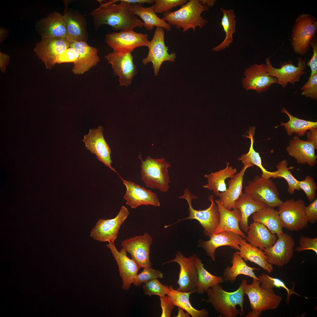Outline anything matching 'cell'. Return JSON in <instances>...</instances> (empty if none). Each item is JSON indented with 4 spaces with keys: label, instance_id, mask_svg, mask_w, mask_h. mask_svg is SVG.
<instances>
[{
    "label": "cell",
    "instance_id": "obj_13",
    "mask_svg": "<svg viewBox=\"0 0 317 317\" xmlns=\"http://www.w3.org/2000/svg\"><path fill=\"white\" fill-rule=\"evenodd\" d=\"M129 214L124 205L115 217L111 219H99L91 232L90 237L98 241L114 242L122 224Z\"/></svg>",
    "mask_w": 317,
    "mask_h": 317
},
{
    "label": "cell",
    "instance_id": "obj_45",
    "mask_svg": "<svg viewBox=\"0 0 317 317\" xmlns=\"http://www.w3.org/2000/svg\"><path fill=\"white\" fill-rule=\"evenodd\" d=\"M143 270L140 273L137 274L133 283L136 286H139L151 280L156 279H162L163 274L160 271L148 267L143 268Z\"/></svg>",
    "mask_w": 317,
    "mask_h": 317
},
{
    "label": "cell",
    "instance_id": "obj_56",
    "mask_svg": "<svg viewBox=\"0 0 317 317\" xmlns=\"http://www.w3.org/2000/svg\"><path fill=\"white\" fill-rule=\"evenodd\" d=\"M201 4L202 5H205L208 7L213 6L215 4V0H199Z\"/></svg>",
    "mask_w": 317,
    "mask_h": 317
},
{
    "label": "cell",
    "instance_id": "obj_41",
    "mask_svg": "<svg viewBox=\"0 0 317 317\" xmlns=\"http://www.w3.org/2000/svg\"><path fill=\"white\" fill-rule=\"evenodd\" d=\"M255 128L251 127L248 131V136L247 137L250 139V146L249 151L246 154H243L238 158L244 165L251 163L259 167L262 170L261 177L266 179L270 178L273 176V172L267 171L263 166L262 160L259 153L255 151L253 148L254 136Z\"/></svg>",
    "mask_w": 317,
    "mask_h": 317
},
{
    "label": "cell",
    "instance_id": "obj_39",
    "mask_svg": "<svg viewBox=\"0 0 317 317\" xmlns=\"http://www.w3.org/2000/svg\"><path fill=\"white\" fill-rule=\"evenodd\" d=\"M282 113H286L289 117V120L286 123L281 122L278 126H284L287 134L290 136L294 133L298 136H303L307 130L317 127V122L307 121L299 119L292 115L284 107L281 110Z\"/></svg>",
    "mask_w": 317,
    "mask_h": 317
},
{
    "label": "cell",
    "instance_id": "obj_4",
    "mask_svg": "<svg viewBox=\"0 0 317 317\" xmlns=\"http://www.w3.org/2000/svg\"><path fill=\"white\" fill-rule=\"evenodd\" d=\"M140 159V175L146 187L166 193L170 183L168 169L171 164L163 158L155 159L148 156L144 161Z\"/></svg>",
    "mask_w": 317,
    "mask_h": 317
},
{
    "label": "cell",
    "instance_id": "obj_5",
    "mask_svg": "<svg viewBox=\"0 0 317 317\" xmlns=\"http://www.w3.org/2000/svg\"><path fill=\"white\" fill-rule=\"evenodd\" d=\"M260 284L259 280L253 279L251 284L245 285V294L248 297L252 310L247 317H258L262 311L276 309L282 300V297L275 294L273 290L264 289Z\"/></svg>",
    "mask_w": 317,
    "mask_h": 317
},
{
    "label": "cell",
    "instance_id": "obj_32",
    "mask_svg": "<svg viewBox=\"0 0 317 317\" xmlns=\"http://www.w3.org/2000/svg\"><path fill=\"white\" fill-rule=\"evenodd\" d=\"M239 243L238 253L245 262L249 261L254 262L269 273L273 272V266L267 262L264 251L247 242L242 237L240 239Z\"/></svg>",
    "mask_w": 317,
    "mask_h": 317
},
{
    "label": "cell",
    "instance_id": "obj_48",
    "mask_svg": "<svg viewBox=\"0 0 317 317\" xmlns=\"http://www.w3.org/2000/svg\"><path fill=\"white\" fill-rule=\"evenodd\" d=\"M302 95L315 100L317 99V73L315 74L301 88Z\"/></svg>",
    "mask_w": 317,
    "mask_h": 317
},
{
    "label": "cell",
    "instance_id": "obj_1",
    "mask_svg": "<svg viewBox=\"0 0 317 317\" xmlns=\"http://www.w3.org/2000/svg\"><path fill=\"white\" fill-rule=\"evenodd\" d=\"M116 1L120 3L116 4L114 0H98L100 6L90 13L95 29L103 25H109L115 31L133 30L144 26L143 21L133 14L129 3L124 0Z\"/></svg>",
    "mask_w": 317,
    "mask_h": 317
},
{
    "label": "cell",
    "instance_id": "obj_51",
    "mask_svg": "<svg viewBox=\"0 0 317 317\" xmlns=\"http://www.w3.org/2000/svg\"><path fill=\"white\" fill-rule=\"evenodd\" d=\"M305 212L308 222L311 225L315 224L317 220V198L305 207Z\"/></svg>",
    "mask_w": 317,
    "mask_h": 317
},
{
    "label": "cell",
    "instance_id": "obj_23",
    "mask_svg": "<svg viewBox=\"0 0 317 317\" xmlns=\"http://www.w3.org/2000/svg\"><path fill=\"white\" fill-rule=\"evenodd\" d=\"M70 47L78 53L79 57L73 64L72 72L75 75H82L96 65L100 61L98 50L88 45L86 41H73L69 43Z\"/></svg>",
    "mask_w": 317,
    "mask_h": 317
},
{
    "label": "cell",
    "instance_id": "obj_9",
    "mask_svg": "<svg viewBox=\"0 0 317 317\" xmlns=\"http://www.w3.org/2000/svg\"><path fill=\"white\" fill-rule=\"evenodd\" d=\"M148 35L135 32L133 30L121 31L107 34L105 41L114 51L121 53H131L135 48L147 46Z\"/></svg>",
    "mask_w": 317,
    "mask_h": 317
},
{
    "label": "cell",
    "instance_id": "obj_34",
    "mask_svg": "<svg viewBox=\"0 0 317 317\" xmlns=\"http://www.w3.org/2000/svg\"><path fill=\"white\" fill-rule=\"evenodd\" d=\"M252 217L254 222L263 225L273 234L284 233L278 211L274 208L267 206L252 214Z\"/></svg>",
    "mask_w": 317,
    "mask_h": 317
},
{
    "label": "cell",
    "instance_id": "obj_57",
    "mask_svg": "<svg viewBox=\"0 0 317 317\" xmlns=\"http://www.w3.org/2000/svg\"><path fill=\"white\" fill-rule=\"evenodd\" d=\"M183 309L180 307H178V314L176 316L174 317H190V315L188 312H186V313H185Z\"/></svg>",
    "mask_w": 317,
    "mask_h": 317
},
{
    "label": "cell",
    "instance_id": "obj_31",
    "mask_svg": "<svg viewBox=\"0 0 317 317\" xmlns=\"http://www.w3.org/2000/svg\"><path fill=\"white\" fill-rule=\"evenodd\" d=\"M267 206L264 203L254 199L245 192L242 193L235 203V208L240 211L241 215L239 223L240 229L247 232L249 229L248 220L249 216Z\"/></svg>",
    "mask_w": 317,
    "mask_h": 317
},
{
    "label": "cell",
    "instance_id": "obj_55",
    "mask_svg": "<svg viewBox=\"0 0 317 317\" xmlns=\"http://www.w3.org/2000/svg\"><path fill=\"white\" fill-rule=\"evenodd\" d=\"M9 56L4 53L0 52V66L2 72H4L9 60Z\"/></svg>",
    "mask_w": 317,
    "mask_h": 317
},
{
    "label": "cell",
    "instance_id": "obj_42",
    "mask_svg": "<svg viewBox=\"0 0 317 317\" xmlns=\"http://www.w3.org/2000/svg\"><path fill=\"white\" fill-rule=\"evenodd\" d=\"M288 162L286 160H283L276 165L277 170L273 172V178H283L286 181L288 185L287 191L293 195L296 190H300L298 181L293 176L289 168L287 167Z\"/></svg>",
    "mask_w": 317,
    "mask_h": 317
},
{
    "label": "cell",
    "instance_id": "obj_20",
    "mask_svg": "<svg viewBox=\"0 0 317 317\" xmlns=\"http://www.w3.org/2000/svg\"><path fill=\"white\" fill-rule=\"evenodd\" d=\"M106 246L110 250L118 264L122 281V288L128 290L141 267L133 259L127 256V252L123 248L118 251L114 242H109Z\"/></svg>",
    "mask_w": 317,
    "mask_h": 317
},
{
    "label": "cell",
    "instance_id": "obj_40",
    "mask_svg": "<svg viewBox=\"0 0 317 317\" xmlns=\"http://www.w3.org/2000/svg\"><path fill=\"white\" fill-rule=\"evenodd\" d=\"M220 10L223 14L221 25L225 33V37L221 43L212 49L215 51L222 50L228 47L233 42L232 35L236 31V16L234 11L232 9L226 10L221 8Z\"/></svg>",
    "mask_w": 317,
    "mask_h": 317
},
{
    "label": "cell",
    "instance_id": "obj_30",
    "mask_svg": "<svg viewBox=\"0 0 317 317\" xmlns=\"http://www.w3.org/2000/svg\"><path fill=\"white\" fill-rule=\"evenodd\" d=\"M215 201L219 210L220 218L219 224L213 234L223 231H229L237 233L246 239V235L239 226L241 220L240 211L236 208L229 210L225 208L222 205L219 199L215 200Z\"/></svg>",
    "mask_w": 317,
    "mask_h": 317
},
{
    "label": "cell",
    "instance_id": "obj_52",
    "mask_svg": "<svg viewBox=\"0 0 317 317\" xmlns=\"http://www.w3.org/2000/svg\"><path fill=\"white\" fill-rule=\"evenodd\" d=\"M310 43L313 48V54L311 59L307 64V65L310 67L311 70V75L308 79L317 73V45L316 39L312 40Z\"/></svg>",
    "mask_w": 317,
    "mask_h": 317
},
{
    "label": "cell",
    "instance_id": "obj_33",
    "mask_svg": "<svg viewBox=\"0 0 317 317\" xmlns=\"http://www.w3.org/2000/svg\"><path fill=\"white\" fill-rule=\"evenodd\" d=\"M129 5L133 14L142 20L144 26L147 30H151L154 26H156L162 28L167 31L171 30V26L156 15L153 5L148 7H144L141 4H129Z\"/></svg>",
    "mask_w": 317,
    "mask_h": 317
},
{
    "label": "cell",
    "instance_id": "obj_54",
    "mask_svg": "<svg viewBox=\"0 0 317 317\" xmlns=\"http://www.w3.org/2000/svg\"><path fill=\"white\" fill-rule=\"evenodd\" d=\"M307 133V141L312 143L316 149L317 148V129L314 128L309 130Z\"/></svg>",
    "mask_w": 317,
    "mask_h": 317
},
{
    "label": "cell",
    "instance_id": "obj_8",
    "mask_svg": "<svg viewBox=\"0 0 317 317\" xmlns=\"http://www.w3.org/2000/svg\"><path fill=\"white\" fill-rule=\"evenodd\" d=\"M245 192L270 207H278L283 202L279 198L276 184L270 178L255 176L252 180L248 181Z\"/></svg>",
    "mask_w": 317,
    "mask_h": 317
},
{
    "label": "cell",
    "instance_id": "obj_27",
    "mask_svg": "<svg viewBox=\"0 0 317 317\" xmlns=\"http://www.w3.org/2000/svg\"><path fill=\"white\" fill-rule=\"evenodd\" d=\"M253 165L251 163L244 165L242 169L230 178L226 190L220 193L219 201L225 208L229 210L235 208V203L242 193L244 176L246 170Z\"/></svg>",
    "mask_w": 317,
    "mask_h": 317
},
{
    "label": "cell",
    "instance_id": "obj_3",
    "mask_svg": "<svg viewBox=\"0 0 317 317\" xmlns=\"http://www.w3.org/2000/svg\"><path fill=\"white\" fill-rule=\"evenodd\" d=\"M208 10L209 8L201 4L199 0H190L176 11L164 13L161 18L170 26H176L177 29L183 28V32L190 28L195 32L197 27L201 28L208 22L201 14Z\"/></svg>",
    "mask_w": 317,
    "mask_h": 317
},
{
    "label": "cell",
    "instance_id": "obj_24",
    "mask_svg": "<svg viewBox=\"0 0 317 317\" xmlns=\"http://www.w3.org/2000/svg\"><path fill=\"white\" fill-rule=\"evenodd\" d=\"M36 30L42 39L48 38H66V24L63 16L59 12L49 14L36 23Z\"/></svg>",
    "mask_w": 317,
    "mask_h": 317
},
{
    "label": "cell",
    "instance_id": "obj_16",
    "mask_svg": "<svg viewBox=\"0 0 317 317\" xmlns=\"http://www.w3.org/2000/svg\"><path fill=\"white\" fill-rule=\"evenodd\" d=\"M153 239L148 233L136 236L122 241L121 246L141 268L151 267L149 259L150 247Z\"/></svg>",
    "mask_w": 317,
    "mask_h": 317
},
{
    "label": "cell",
    "instance_id": "obj_7",
    "mask_svg": "<svg viewBox=\"0 0 317 317\" xmlns=\"http://www.w3.org/2000/svg\"><path fill=\"white\" fill-rule=\"evenodd\" d=\"M304 201L299 199L286 200L278 207V212L283 227L290 231H297L308 226Z\"/></svg>",
    "mask_w": 317,
    "mask_h": 317
},
{
    "label": "cell",
    "instance_id": "obj_12",
    "mask_svg": "<svg viewBox=\"0 0 317 317\" xmlns=\"http://www.w3.org/2000/svg\"><path fill=\"white\" fill-rule=\"evenodd\" d=\"M196 256L194 254L187 257L178 252L173 259L164 263L174 262L177 263L180 266L177 282L179 286L177 289V290L185 292H196L198 274L195 264Z\"/></svg>",
    "mask_w": 317,
    "mask_h": 317
},
{
    "label": "cell",
    "instance_id": "obj_44",
    "mask_svg": "<svg viewBox=\"0 0 317 317\" xmlns=\"http://www.w3.org/2000/svg\"><path fill=\"white\" fill-rule=\"evenodd\" d=\"M143 287L145 294L150 296L152 295L164 296L168 294L169 291V286L163 284L158 279L147 281L144 283Z\"/></svg>",
    "mask_w": 317,
    "mask_h": 317
},
{
    "label": "cell",
    "instance_id": "obj_17",
    "mask_svg": "<svg viewBox=\"0 0 317 317\" xmlns=\"http://www.w3.org/2000/svg\"><path fill=\"white\" fill-rule=\"evenodd\" d=\"M70 47L66 38H48L36 43L34 51L46 68L50 69L56 63L58 56Z\"/></svg>",
    "mask_w": 317,
    "mask_h": 317
},
{
    "label": "cell",
    "instance_id": "obj_26",
    "mask_svg": "<svg viewBox=\"0 0 317 317\" xmlns=\"http://www.w3.org/2000/svg\"><path fill=\"white\" fill-rule=\"evenodd\" d=\"M208 241L199 240V246L205 251L206 254L215 261V251L218 247L222 246H229L236 250H239V240L242 237L239 234L229 231H223L213 234L209 236Z\"/></svg>",
    "mask_w": 317,
    "mask_h": 317
},
{
    "label": "cell",
    "instance_id": "obj_6",
    "mask_svg": "<svg viewBox=\"0 0 317 317\" xmlns=\"http://www.w3.org/2000/svg\"><path fill=\"white\" fill-rule=\"evenodd\" d=\"M179 198L186 200L188 204L189 210V216L181 219L166 227L187 219H195L198 221L204 229L203 233L207 236H210L213 232L217 227L220 220V216L218 207L214 200L213 195H210L208 199L211 204L207 208L204 210H197L194 209L192 205V201L197 197L193 195L188 188H185L184 194L178 197Z\"/></svg>",
    "mask_w": 317,
    "mask_h": 317
},
{
    "label": "cell",
    "instance_id": "obj_47",
    "mask_svg": "<svg viewBox=\"0 0 317 317\" xmlns=\"http://www.w3.org/2000/svg\"><path fill=\"white\" fill-rule=\"evenodd\" d=\"M187 0H155L154 10L156 13L161 14L169 11L172 8L186 4Z\"/></svg>",
    "mask_w": 317,
    "mask_h": 317
},
{
    "label": "cell",
    "instance_id": "obj_50",
    "mask_svg": "<svg viewBox=\"0 0 317 317\" xmlns=\"http://www.w3.org/2000/svg\"><path fill=\"white\" fill-rule=\"evenodd\" d=\"M79 57L78 52L75 49L70 47L58 56L56 63H73L74 64L77 60Z\"/></svg>",
    "mask_w": 317,
    "mask_h": 317
},
{
    "label": "cell",
    "instance_id": "obj_35",
    "mask_svg": "<svg viewBox=\"0 0 317 317\" xmlns=\"http://www.w3.org/2000/svg\"><path fill=\"white\" fill-rule=\"evenodd\" d=\"M231 267H226L224 271L223 277L225 281L233 283L237 277L240 274L248 276L253 279H259L255 275L254 270H259L248 266L243 259L240 256L238 251L234 252L232 256Z\"/></svg>",
    "mask_w": 317,
    "mask_h": 317
},
{
    "label": "cell",
    "instance_id": "obj_19",
    "mask_svg": "<svg viewBox=\"0 0 317 317\" xmlns=\"http://www.w3.org/2000/svg\"><path fill=\"white\" fill-rule=\"evenodd\" d=\"M103 131L102 126H99L96 129H90L88 133L84 136L82 141L87 150L95 154L100 161L117 173L111 166L112 163L111 157L112 151L104 137Z\"/></svg>",
    "mask_w": 317,
    "mask_h": 317
},
{
    "label": "cell",
    "instance_id": "obj_15",
    "mask_svg": "<svg viewBox=\"0 0 317 317\" xmlns=\"http://www.w3.org/2000/svg\"><path fill=\"white\" fill-rule=\"evenodd\" d=\"M105 57L111 64L114 74L119 76V85L128 87L137 73L131 53L113 51L108 53Z\"/></svg>",
    "mask_w": 317,
    "mask_h": 317
},
{
    "label": "cell",
    "instance_id": "obj_29",
    "mask_svg": "<svg viewBox=\"0 0 317 317\" xmlns=\"http://www.w3.org/2000/svg\"><path fill=\"white\" fill-rule=\"evenodd\" d=\"M277 239L265 226L253 222L249 226L246 240L251 245L264 250L272 247Z\"/></svg>",
    "mask_w": 317,
    "mask_h": 317
},
{
    "label": "cell",
    "instance_id": "obj_11",
    "mask_svg": "<svg viewBox=\"0 0 317 317\" xmlns=\"http://www.w3.org/2000/svg\"><path fill=\"white\" fill-rule=\"evenodd\" d=\"M317 28V21L309 14L301 15L297 18L292 38V45L296 53L301 55L306 53Z\"/></svg>",
    "mask_w": 317,
    "mask_h": 317
},
{
    "label": "cell",
    "instance_id": "obj_21",
    "mask_svg": "<svg viewBox=\"0 0 317 317\" xmlns=\"http://www.w3.org/2000/svg\"><path fill=\"white\" fill-rule=\"evenodd\" d=\"M120 178L126 188L124 198L126 200L127 205L132 208H136L142 205L160 206V202L155 193L132 181Z\"/></svg>",
    "mask_w": 317,
    "mask_h": 317
},
{
    "label": "cell",
    "instance_id": "obj_14",
    "mask_svg": "<svg viewBox=\"0 0 317 317\" xmlns=\"http://www.w3.org/2000/svg\"><path fill=\"white\" fill-rule=\"evenodd\" d=\"M276 242L271 247L263 251L267 262L272 265L283 267L288 264L294 255L295 242L287 233L276 235Z\"/></svg>",
    "mask_w": 317,
    "mask_h": 317
},
{
    "label": "cell",
    "instance_id": "obj_53",
    "mask_svg": "<svg viewBox=\"0 0 317 317\" xmlns=\"http://www.w3.org/2000/svg\"><path fill=\"white\" fill-rule=\"evenodd\" d=\"M160 305L162 309L161 317H170L174 306L166 296L160 297Z\"/></svg>",
    "mask_w": 317,
    "mask_h": 317
},
{
    "label": "cell",
    "instance_id": "obj_37",
    "mask_svg": "<svg viewBox=\"0 0 317 317\" xmlns=\"http://www.w3.org/2000/svg\"><path fill=\"white\" fill-rule=\"evenodd\" d=\"M169 291L166 297L174 305L180 307L189 313L193 317H207L209 313L206 309L197 310L191 305L190 300V294L193 292H185L174 289L172 285L169 286Z\"/></svg>",
    "mask_w": 317,
    "mask_h": 317
},
{
    "label": "cell",
    "instance_id": "obj_43",
    "mask_svg": "<svg viewBox=\"0 0 317 317\" xmlns=\"http://www.w3.org/2000/svg\"><path fill=\"white\" fill-rule=\"evenodd\" d=\"M260 283V286L262 288L269 290H273L274 287L282 288L285 289L287 292V302L288 303L291 294H295L297 296L298 294L294 291V287L291 289H289L284 283L281 279L271 277L267 274L262 273L257 277Z\"/></svg>",
    "mask_w": 317,
    "mask_h": 317
},
{
    "label": "cell",
    "instance_id": "obj_2",
    "mask_svg": "<svg viewBox=\"0 0 317 317\" xmlns=\"http://www.w3.org/2000/svg\"><path fill=\"white\" fill-rule=\"evenodd\" d=\"M247 281L246 280H242L237 289L232 292L225 291L220 284L216 285L205 292L208 299H201L211 303L215 311L223 317L237 316L240 313L236 308V306L239 305L241 315L244 311L245 287Z\"/></svg>",
    "mask_w": 317,
    "mask_h": 317
},
{
    "label": "cell",
    "instance_id": "obj_10",
    "mask_svg": "<svg viewBox=\"0 0 317 317\" xmlns=\"http://www.w3.org/2000/svg\"><path fill=\"white\" fill-rule=\"evenodd\" d=\"M164 29L156 27L152 40L149 41L147 47L149 49L147 57L142 59V63L146 65L149 62L153 63L155 75H157L161 66L165 61H174L176 57L175 53L169 54L168 47L164 42Z\"/></svg>",
    "mask_w": 317,
    "mask_h": 317
},
{
    "label": "cell",
    "instance_id": "obj_18",
    "mask_svg": "<svg viewBox=\"0 0 317 317\" xmlns=\"http://www.w3.org/2000/svg\"><path fill=\"white\" fill-rule=\"evenodd\" d=\"M242 79V85L246 90H255L258 93L268 90L271 85L277 83V78L269 75L267 65L255 64L247 69Z\"/></svg>",
    "mask_w": 317,
    "mask_h": 317
},
{
    "label": "cell",
    "instance_id": "obj_22",
    "mask_svg": "<svg viewBox=\"0 0 317 317\" xmlns=\"http://www.w3.org/2000/svg\"><path fill=\"white\" fill-rule=\"evenodd\" d=\"M298 66H296L291 61L281 64L279 68L274 67L271 64L269 58L266 59L267 70L270 75L276 78L278 84L285 87L288 83L294 84L299 81L301 76L305 72L306 62L301 58H298Z\"/></svg>",
    "mask_w": 317,
    "mask_h": 317
},
{
    "label": "cell",
    "instance_id": "obj_38",
    "mask_svg": "<svg viewBox=\"0 0 317 317\" xmlns=\"http://www.w3.org/2000/svg\"><path fill=\"white\" fill-rule=\"evenodd\" d=\"M195 264L197 269L198 279L196 284V292L203 294L210 288L225 282L223 276L214 275L204 267L201 260L196 255Z\"/></svg>",
    "mask_w": 317,
    "mask_h": 317
},
{
    "label": "cell",
    "instance_id": "obj_49",
    "mask_svg": "<svg viewBox=\"0 0 317 317\" xmlns=\"http://www.w3.org/2000/svg\"><path fill=\"white\" fill-rule=\"evenodd\" d=\"M299 246L295 248L296 251L299 252L306 250H311L317 253V237L310 238L302 236L300 237Z\"/></svg>",
    "mask_w": 317,
    "mask_h": 317
},
{
    "label": "cell",
    "instance_id": "obj_46",
    "mask_svg": "<svg viewBox=\"0 0 317 317\" xmlns=\"http://www.w3.org/2000/svg\"><path fill=\"white\" fill-rule=\"evenodd\" d=\"M298 183L300 190L303 191L308 200L311 202L313 201L316 198L317 189L313 178L311 176H306L303 180L298 181Z\"/></svg>",
    "mask_w": 317,
    "mask_h": 317
},
{
    "label": "cell",
    "instance_id": "obj_28",
    "mask_svg": "<svg viewBox=\"0 0 317 317\" xmlns=\"http://www.w3.org/2000/svg\"><path fill=\"white\" fill-rule=\"evenodd\" d=\"M286 149L289 155L294 157L299 163L314 166L316 163L314 145L307 141L300 139L298 136H294L290 141Z\"/></svg>",
    "mask_w": 317,
    "mask_h": 317
},
{
    "label": "cell",
    "instance_id": "obj_36",
    "mask_svg": "<svg viewBox=\"0 0 317 317\" xmlns=\"http://www.w3.org/2000/svg\"><path fill=\"white\" fill-rule=\"evenodd\" d=\"M237 172L236 168L229 166L228 162L225 168L215 172L205 174L204 177L208 179V184L203 186V187L213 190L216 196H218L220 192H223L227 189L225 181L228 178H230Z\"/></svg>",
    "mask_w": 317,
    "mask_h": 317
},
{
    "label": "cell",
    "instance_id": "obj_25",
    "mask_svg": "<svg viewBox=\"0 0 317 317\" xmlns=\"http://www.w3.org/2000/svg\"><path fill=\"white\" fill-rule=\"evenodd\" d=\"M65 4L63 16L66 26V39L69 43L73 41L86 42L88 36L85 17L76 11L69 10L68 1H65Z\"/></svg>",
    "mask_w": 317,
    "mask_h": 317
}]
</instances>
